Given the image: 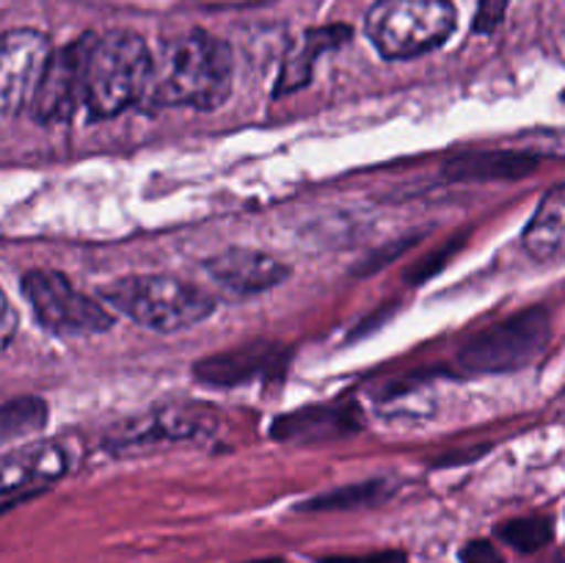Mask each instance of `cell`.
<instances>
[{
    "label": "cell",
    "mask_w": 565,
    "mask_h": 563,
    "mask_svg": "<svg viewBox=\"0 0 565 563\" xmlns=\"http://www.w3.org/2000/svg\"><path fill=\"white\" fill-rule=\"evenodd\" d=\"M235 81V59L224 39L207 31H191L166 44L163 55L152 61L147 97L171 108L213 110L230 97Z\"/></svg>",
    "instance_id": "cell-1"
},
{
    "label": "cell",
    "mask_w": 565,
    "mask_h": 563,
    "mask_svg": "<svg viewBox=\"0 0 565 563\" xmlns=\"http://www.w3.org/2000/svg\"><path fill=\"white\" fill-rule=\"evenodd\" d=\"M152 55L138 33L92 36L86 55V105L94 119H110L147 97Z\"/></svg>",
    "instance_id": "cell-2"
},
{
    "label": "cell",
    "mask_w": 565,
    "mask_h": 563,
    "mask_svg": "<svg viewBox=\"0 0 565 563\" xmlns=\"http://www.w3.org/2000/svg\"><path fill=\"white\" fill-rule=\"evenodd\" d=\"M99 298L143 329L163 334L196 326L215 309V301L202 287L160 274L121 276L99 287Z\"/></svg>",
    "instance_id": "cell-3"
},
{
    "label": "cell",
    "mask_w": 565,
    "mask_h": 563,
    "mask_svg": "<svg viewBox=\"0 0 565 563\" xmlns=\"http://www.w3.org/2000/svg\"><path fill=\"white\" fill-rule=\"evenodd\" d=\"M452 0H375L364 31L384 59L406 61L441 47L456 31Z\"/></svg>",
    "instance_id": "cell-4"
},
{
    "label": "cell",
    "mask_w": 565,
    "mask_h": 563,
    "mask_svg": "<svg viewBox=\"0 0 565 563\" xmlns=\"http://www.w3.org/2000/svg\"><path fill=\"white\" fill-rule=\"evenodd\" d=\"M552 340L546 307H527L475 334L458 353V364L475 375L516 373L533 364Z\"/></svg>",
    "instance_id": "cell-5"
},
{
    "label": "cell",
    "mask_w": 565,
    "mask_h": 563,
    "mask_svg": "<svg viewBox=\"0 0 565 563\" xmlns=\"http://www.w3.org/2000/svg\"><path fill=\"white\" fill-rule=\"evenodd\" d=\"M22 296L31 304L39 326L55 337H92L114 326L108 309L75 290V285L58 270H28L22 276Z\"/></svg>",
    "instance_id": "cell-6"
},
{
    "label": "cell",
    "mask_w": 565,
    "mask_h": 563,
    "mask_svg": "<svg viewBox=\"0 0 565 563\" xmlns=\"http://www.w3.org/2000/svg\"><path fill=\"white\" fill-rule=\"evenodd\" d=\"M50 55V39L33 28H14L0 36V114L31 110Z\"/></svg>",
    "instance_id": "cell-7"
},
{
    "label": "cell",
    "mask_w": 565,
    "mask_h": 563,
    "mask_svg": "<svg viewBox=\"0 0 565 563\" xmlns=\"http://www.w3.org/2000/svg\"><path fill=\"white\" fill-rule=\"evenodd\" d=\"M92 36L94 33H86L50 55L42 86L31 105L33 119L44 125H61V121H70L72 114L81 108L86 99V55Z\"/></svg>",
    "instance_id": "cell-8"
},
{
    "label": "cell",
    "mask_w": 565,
    "mask_h": 563,
    "mask_svg": "<svg viewBox=\"0 0 565 563\" xmlns=\"http://www.w3.org/2000/svg\"><path fill=\"white\" fill-rule=\"evenodd\" d=\"M202 431L204 414H196V406H160L116 425L108 434V445L116 453L147 450V447L169 445V442L193 439Z\"/></svg>",
    "instance_id": "cell-9"
},
{
    "label": "cell",
    "mask_w": 565,
    "mask_h": 563,
    "mask_svg": "<svg viewBox=\"0 0 565 563\" xmlns=\"http://www.w3.org/2000/svg\"><path fill=\"white\" fill-rule=\"evenodd\" d=\"M204 270L215 285L235 293V296H257V293L281 285L290 276V268L274 254L246 246H232L215 257H207Z\"/></svg>",
    "instance_id": "cell-10"
},
{
    "label": "cell",
    "mask_w": 565,
    "mask_h": 563,
    "mask_svg": "<svg viewBox=\"0 0 565 563\" xmlns=\"http://www.w3.org/2000/svg\"><path fill=\"white\" fill-rule=\"evenodd\" d=\"M285 364V351L281 346L268 340L246 342V346L230 348V351L213 353L193 364V379L207 386H230L252 384V381L265 379L270 373H279Z\"/></svg>",
    "instance_id": "cell-11"
},
{
    "label": "cell",
    "mask_w": 565,
    "mask_h": 563,
    "mask_svg": "<svg viewBox=\"0 0 565 563\" xmlns=\"http://www.w3.org/2000/svg\"><path fill=\"white\" fill-rule=\"evenodd\" d=\"M362 428V412L353 403H320V406L298 408L274 423L270 434L279 442H326L342 439Z\"/></svg>",
    "instance_id": "cell-12"
},
{
    "label": "cell",
    "mask_w": 565,
    "mask_h": 563,
    "mask_svg": "<svg viewBox=\"0 0 565 563\" xmlns=\"http://www.w3.org/2000/svg\"><path fill=\"white\" fill-rule=\"evenodd\" d=\"M70 467L64 447L55 442H33L0 458V497L20 495L36 486L55 484Z\"/></svg>",
    "instance_id": "cell-13"
},
{
    "label": "cell",
    "mask_w": 565,
    "mask_h": 563,
    "mask_svg": "<svg viewBox=\"0 0 565 563\" xmlns=\"http://www.w3.org/2000/svg\"><path fill=\"white\" fill-rule=\"evenodd\" d=\"M541 166V158L524 149H472V152L452 155L445 163L447 180L458 182H494L522 180Z\"/></svg>",
    "instance_id": "cell-14"
},
{
    "label": "cell",
    "mask_w": 565,
    "mask_h": 563,
    "mask_svg": "<svg viewBox=\"0 0 565 563\" xmlns=\"http://www.w3.org/2000/svg\"><path fill=\"white\" fill-rule=\"evenodd\" d=\"M522 243L539 263L565 259V182L544 193L533 219L524 226Z\"/></svg>",
    "instance_id": "cell-15"
},
{
    "label": "cell",
    "mask_w": 565,
    "mask_h": 563,
    "mask_svg": "<svg viewBox=\"0 0 565 563\" xmlns=\"http://www.w3.org/2000/svg\"><path fill=\"white\" fill-rule=\"evenodd\" d=\"M351 28L348 25H329V28H315V31H307L301 39H298L296 47L287 53L285 64H281L279 81H276V97L281 94H292L298 88H303L312 77L315 64L323 53L329 50L342 47L345 42H351Z\"/></svg>",
    "instance_id": "cell-16"
},
{
    "label": "cell",
    "mask_w": 565,
    "mask_h": 563,
    "mask_svg": "<svg viewBox=\"0 0 565 563\" xmlns=\"http://www.w3.org/2000/svg\"><path fill=\"white\" fill-rule=\"evenodd\" d=\"M392 495V486L386 480H367V484L342 486V489L326 491V495L312 497L301 502V511H348V508L379 506Z\"/></svg>",
    "instance_id": "cell-17"
},
{
    "label": "cell",
    "mask_w": 565,
    "mask_h": 563,
    "mask_svg": "<svg viewBox=\"0 0 565 563\" xmlns=\"http://www.w3.org/2000/svg\"><path fill=\"white\" fill-rule=\"evenodd\" d=\"M47 423V403L42 397H17L0 406V445L20 436L39 434Z\"/></svg>",
    "instance_id": "cell-18"
},
{
    "label": "cell",
    "mask_w": 565,
    "mask_h": 563,
    "mask_svg": "<svg viewBox=\"0 0 565 563\" xmlns=\"http://www.w3.org/2000/svg\"><path fill=\"white\" fill-rule=\"evenodd\" d=\"M497 535L516 552L530 555V552H539L546 544H552V539H555V524H552L550 517H522L500 524Z\"/></svg>",
    "instance_id": "cell-19"
},
{
    "label": "cell",
    "mask_w": 565,
    "mask_h": 563,
    "mask_svg": "<svg viewBox=\"0 0 565 563\" xmlns=\"http://www.w3.org/2000/svg\"><path fill=\"white\" fill-rule=\"evenodd\" d=\"M524 152H533L535 158H565V127H541L519 136Z\"/></svg>",
    "instance_id": "cell-20"
},
{
    "label": "cell",
    "mask_w": 565,
    "mask_h": 563,
    "mask_svg": "<svg viewBox=\"0 0 565 563\" xmlns=\"http://www.w3.org/2000/svg\"><path fill=\"white\" fill-rule=\"evenodd\" d=\"M508 6H511V0H480L472 22L475 33H483V36L494 33L502 25V20H505Z\"/></svg>",
    "instance_id": "cell-21"
},
{
    "label": "cell",
    "mask_w": 565,
    "mask_h": 563,
    "mask_svg": "<svg viewBox=\"0 0 565 563\" xmlns=\"http://www.w3.org/2000/svg\"><path fill=\"white\" fill-rule=\"evenodd\" d=\"M461 563H505L497 546L486 539L469 541L461 550Z\"/></svg>",
    "instance_id": "cell-22"
},
{
    "label": "cell",
    "mask_w": 565,
    "mask_h": 563,
    "mask_svg": "<svg viewBox=\"0 0 565 563\" xmlns=\"http://www.w3.org/2000/svg\"><path fill=\"white\" fill-rule=\"evenodd\" d=\"M320 563H406V555L397 550L370 552V555H331Z\"/></svg>",
    "instance_id": "cell-23"
},
{
    "label": "cell",
    "mask_w": 565,
    "mask_h": 563,
    "mask_svg": "<svg viewBox=\"0 0 565 563\" xmlns=\"http://www.w3.org/2000/svg\"><path fill=\"white\" fill-rule=\"evenodd\" d=\"M14 334H17V312L14 307H11L9 296L0 290V351L14 340Z\"/></svg>",
    "instance_id": "cell-24"
},
{
    "label": "cell",
    "mask_w": 565,
    "mask_h": 563,
    "mask_svg": "<svg viewBox=\"0 0 565 563\" xmlns=\"http://www.w3.org/2000/svg\"><path fill=\"white\" fill-rule=\"evenodd\" d=\"M243 563H285L281 557H257V561H243Z\"/></svg>",
    "instance_id": "cell-25"
}]
</instances>
